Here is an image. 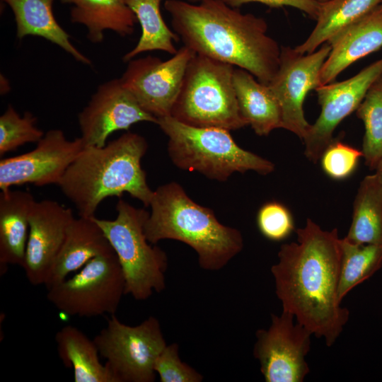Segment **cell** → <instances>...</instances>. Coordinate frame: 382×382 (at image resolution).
<instances>
[{
  "mask_svg": "<svg viewBox=\"0 0 382 382\" xmlns=\"http://www.w3.org/2000/svg\"><path fill=\"white\" fill-rule=\"evenodd\" d=\"M356 112L365 127L361 150L365 164L376 170L382 160V74L369 87Z\"/></svg>",
  "mask_w": 382,
  "mask_h": 382,
  "instance_id": "obj_28",
  "label": "cell"
},
{
  "mask_svg": "<svg viewBox=\"0 0 382 382\" xmlns=\"http://www.w3.org/2000/svg\"><path fill=\"white\" fill-rule=\"evenodd\" d=\"M361 157H363L361 151L340 141L332 140L320 160L322 169L328 176L341 180L354 172Z\"/></svg>",
  "mask_w": 382,
  "mask_h": 382,
  "instance_id": "obj_30",
  "label": "cell"
},
{
  "mask_svg": "<svg viewBox=\"0 0 382 382\" xmlns=\"http://www.w3.org/2000/svg\"><path fill=\"white\" fill-rule=\"evenodd\" d=\"M156 125L168 139L170 159L180 169L221 182L236 172L267 175L274 170L272 161L238 145L229 130L188 125L171 115L158 118Z\"/></svg>",
  "mask_w": 382,
  "mask_h": 382,
  "instance_id": "obj_5",
  "label": "cell"
},
{
  "mask_svg": "<svg viewBox=\"0 0 382 382\" xmlns=\"http://www.w3.org/2000/svg\"><path fill=\"white\" fill-rule=\"evenodd\" d=\"M72 4L70 20L83 25L87 38L94 44L104 39L103 32L110 30L122 37L132 35L138 22L125 0H60Z\"/></svg>",
  "mask_w": 382,
  "mask_h": 382,
  "instance_id": "obj_22",
  "label": "cell"
},
{
  "mask_svg": "<svg viewBox=\"0 0 382 382\" xmlns=\"http://www.w3.org/2000/svg\"><path fill=\"white\" fill-rule=\"evenodd\" d=\"M233 83L240 112L256 134L267 136L282 128L281 108L267 85L241 68L234 69Z\"/></svg>",
  "mask_w": 382,
  "mask_h": 382,
  "instance_id": "obj_21",
  "label": "cell"
},
{
  "mask_svg": "<svg viewBox=\"0 0 382 382\" xmlns=\"http://www.w3.org/2000/svg\"><path fill=\"white\" fill-rule=\"evenodd\" d=\"M93 340L114 382H154L156 359L167 345L154 316L131 326L110 315Z\"/></svg>",
  "mask_w": 382,
  "mask_h": 382,
  "instance_id": "obj_8",
  "label": "cell"
},
{
  "mask_svg": "<svg viewBox=\"0 0 382 382\" xmlns=\"http://www.w3.org/2000/svg\"><path fill=\"white\" fill-rule=\"evenodd\" d=\"M147 149L146 139L131 132L103 146L84 147L57 185L79 216H95L105 199L124 193L149 207L154 191L141 164Z\"/></svg>",
  "mask_w": 382,
  "mask_h": 382,
  "instance_id": "obj_3",
  "label": "cell"
},
{
  "mask_svg": "<svg viewBox=\"0 0 382 382\" xmlns=\"http://www.w3.org/2000/svg\"><path fill=\"white\" fill-rule=\"evenodd\" d=\"M164 8L173 31L196 54L243 69L265 85L276 74L281 47L267 35L264 18L221 0H166Z\"/></svg>",
  "mask_w": 382,
  "mask_h": 382,
  "instance_id": "obj_2",
  "label": "cell"
},
{
  "mask_svg": "<svg viewBox=\"0 0 382 382\" xmlns=\"http://www.w3.org/2000/svg\"><path fill=\"white\" fill-rule=\"evenodd\" d=\"M74 219L72 209L56 201L35 202L29 215V234L22 267L31 284L45 285Z\"/></svg>",
  "mask_w": 382,
  "mask_h": 382,
  "instance_id": "obj_16",
  "label": "cell"
},
{
  "mask_svg": "<svg viewBox=\"0 0 382 382\" xmlns=\"http://www.w3.org/2000/svg\"><path fill=\"white\" fill-rule=\"evenodd\" d=\"M36 121L37 117L30 112L21 116L11 105H8L0 116V156L25 144L39 141L45 133L36 127Z\"/></svg>",
  "mask_w": 382,
  "mask_h": 382,
  "instance_id": "obj_29",
  "label": "cell"
},
{
  "mask_svg": "<svg viewBox=\"0 0 382 382\" xmlns=\"http://www.w3.org/2000/svg\"><path fill=\"white\" fill-rule=\"evenodd\" d=\"M196 54L183 46L167 60L148 55L132 59L120 78L139 105L157 119L171 115L185 73Z\"/></svg>",
  "mask_w": 382,
  "mask_h": 382,
  "instance_id": "obj_12",
  "label": "cell"
},
{
  "mask_svg": "<svg viewBox=\"0 0 382 382\" xmlns=\"http://www.w3.org/2000/svg\"><path fill=\"white\" fill-rule=\"evenodd\" d=\"M256 222L261 234L272 241L285 240L294 231L290 211L278 202L264 204L257 212Z\"/></svg>",
  "mask_w": 382,
  "mask_h": 382,
  "instance_id": "obj_31",
  "label": "cell"
},
{
  "mask_svg": "<svg viewBox=\"0 0 382 382\" xmlns=\"http://www.w3.org/2000/svg\"><path fill=\"white\" fill-rule=\"evenodd\" d=\"M149 207L144 226L147 240L154 245L165 239L187 244L204 270H221L243 248L239 230L220 223L212 209L193 201L176 182L158 187Z\"/></svg>",
  "mask_w": 382,
  "mask_h": 382,
  "instance_id": "obj_4",
  "label": "cell"
},
{
  "mask_svg": "<svg viewBox=\"0 0 382 382\" xmlns=\"http://www.w3.org/2000/svg\"><path fill=\"white\" fill-rule=\"evenodd\" d=\"M376 170V174L378 175L379 180L382 183V160L378 165Z\"/></svg>",
  "mask_w": 382,
  "mask_h": 382,
  "instance_id": "obj_34",
  "label": "cell"
},
{
  "mask_svg": "<svg viewBox=\"0 0 382 382\" xmlns=\"http://www.w3.org/2000/svg\"><path fill=\"white\" fill-rule=\"evenodd\" d=\"M135 14L141 28L140 38L130 51L122 57L127 62L139 54L161 50L174 55L178 50L174 42L180 38L164 21L161 12L163 0H125Z\"/></svg>",
  "mask_w": 382,
  "mask_h": 382,
  "instance_id": "obj_26",
  "label": "cell"
},
{
  "mask_svg": "<svg viewBox=\"0 0 382 382\" xmlns=\"http://www.w3.org/2000/svg\"><path fill=\"white\" fill-rule=\"evenodd\" d=\"M296 233L297 241L282 244L271 267L275 294L282 311L331 347L349 317L337 298L341 238L311 219Z\"/></svg>",
  "mask_w": 382,
  "mask_h": 382,
  "instance_id": "obj_1",
  "label": "cell"
},
{
  "mask_svg": "<svg viewBox=\"0 0 382 382\" xmlns=\"http://www.w3.org/2000/svg\"><path fill=\"white\" fill-rule=\"evenodd\" d=\"M11 8L19 40L32 35L45 38L62 48L76 61L91 66L92 62L72 44L71 36L57 21L54 0H2Z\"/></svg>",
  "mask_w": 382,
  "mask_h": 382,
  "instance_id": "obj_20",
  "label": "cell"
},
{
  "mask_svg": "<svg viewBox=\"0 0 382 382\" xmlns=\"http://www.w3.org/2000/svg\"><path fill=\"white\" fill-rule=\"evenodd\" d=\"M345 238L356 244L382 245V183L376 173L366 176L360 183Z\"/></svg>",
  "mask_w": 382,
  "mask_h": 382,
  "instance_id": "obj_24",
  "label": "cell"
},
{
  "mask_svg": "<svg viewBox=\"0 0 382 382\" xmlns=\"http://www.w3.org/2000/svg\"><path fill=\"white\" fill-rule=\"evenodd\" d=\"M330 50L328 42L308 54L282 46L278 69L267 85L281 108L282 128L301 139L311 125L304 115L303 102L309 91L321 86V69Z\"/></svg>",
  "mask_w": 382,
  "mask_h": 382,
  "instance_id": "obj_10",
  "label": "cell"
},
{
  "mask_svg": "<svg viewBox=\"0 0 382 382\" xmlns=\"http://www.w3.org/2000/svg\"><path fill=\"white\" fill-rule=\"evenodd\" d=\"M35 200L27 191H1L0 271L9 265L23 267L29 234V215Z\"/></svg>",
  "mask_w": 382,
  "mask_h": 382,
  "instance_id": "obj_19",
  "label": "cell"
},
{
  "mask_svg": "<svg viewBox=\"0 0 382 382\" xmlns=\"http://www.w3.org/2000/svg\"><path fill=\"white\" fill-rule=\"evenodd\" d=\"M113 220H95L103 231L120 264L125 280V294L137 301L147 300L166 288V253L154 246L144 233L149 212L124 199L116 204Z\"/></svg>",
  "mask_w": 382,
  "mask_h": 382,
  "instance_id": "obj_7",
  "label": "cell"
},
{
  "mask_svg": "<svg viewBox=\"0 0 382 382\" xmlns=\"http://www.w3.org/2000/svg\"><path fill=\"white\" fill-rule=\"evenodd\" d=\"M340 246L337 298L341 303L349 291L382 267V245L356 244L343 238Z\"/></svg>",
  "mask_w": 382,
  "mask_h": 382,
  "instance_id": "obj_27",
  "label": "cell"
},
{
  "mask_svg": "<svg viewBox=\"0 0 382 382\" xmlns=\"http://www.w3.org/2000/svg\"><path fill=\"white\" fill-rule=\"evenodd\" d=\"M234 66L195 54L189 62L171 111L178 121L197 127L236 130L248 125L233 83Z\"/></svg>",
  "mask_w": 382,
  "mask_h": 382,
  "instance_id": "obj_6",
  "label": "cell"
},
{
  "mask_svg": "<svg viewBox=\"0 0 382 382\" xmlns=\"http://www.w3.org/2000/svg\"><path fill=\"white\" fill-rule=\"evenodd\" d=\"M294 318L285 311L272 314L269 328L255 332L253 356L266 382H302L310 372L306 357L313 334Z\"/></svg>",
  "mask_w": 382,
  "mask_h": 382,
  "instance_id": "obj_11",
  "label": "cell"
},
{
  "mask_svg": "<svg viewBox=\"0 0 382 382\" xmlns=\"http://www.w3.org/2000/svg\"><path fill=\"white\" fill-rule=\"evenodd\" d=\"M233 8H238L245 4L256 2L268 6L270 8H280L284 6L299 9L307 14L311 19L316 21L321 2L318 0H221Z\"/></svg>",
  "mask_w": 382,
  "mask_h": 382,
  "instance_id": "obj_33",
  "label": "cell"
},
{
  "mask_svg": "<svg viewBox=\"0 0 382 382\" xmlns=\"http://www.w3.org/2000/svg\"><path fill=\"white\" fill-rule=\"evenodd\" d=\"M157 121L139 105L120 79L100 84L78 115L84 147L103 146L115 132L128 130L138 122Z\"/></svg>",
  "mask_w": 382,
  "mask_h": 382,
  "instance_id": "obj_15",
  "label": "cell"
},
{
  "mask_svg": "<svg viewBox=\"0 0 382 382\" xmlns=\"http://www.w3.org/2000/svg\"><path fill=\"white\" fill-rule=\"evenodd\" d=\"M320 2L314 28L303 42L294 47L301 54L316 51L342 29L381 4L382 0H327Z\"/></svg>",
  "mask_w": 382,
  "mask_h": 382,
  "instance_id": "obj_25",
  "label": "cell"
},
{
  "mask_svg": "<svg viewBox=\"0 0 382 382\" xmlns=\"http://www.w3.org/2000/svg\"><path fill=\"white\" fill-rule=\"evenodd\" d=\"M62 313L80 318L113 315L125 294V277L114 250L96 256L71 277L47 289Z\"/></svg>",
  "mask_w": 382,
  "mask_h": 382,
  "instance_id": "obj_9",
  "label": "cell"
},
{
  "mask_svg": "<svg viewBox=\"0 0 382 382\" xmlns=\"http://www.w3.org/2000/svg\"><path fill=\"white\" fill-rule=\"evenodd\" d=\"M83 148L81 137L70 140L61 129L49 130L34 149L1 159V190L26 183L35 186L58 185Z\"/></svg>",
  "mask_w": 382,
  "mask_h": 382,
  "instance_id": "obj_13",
  "label": "cell"
},
{
  "mask_svg": "<svg viewBox=\"0 0 382 382\" xmlns=\"http://www.w3.org/2000/svg\"><path fill=\"white\" fill-rule=\"evenodd\" d=\"M328 42L331 50L321 69V86L335 81L349 66L382 47V4Z\"/></svg>",
  "mask_w": 382,
  "mask_h": 382,
  "instance_id": "obj_17",
  "label": "cell"
},
{
  "mask_svg": "<svg viewBox=\"0 0 382 382\" xmlns=\"http://www.w3.org/2000/svg\"><path fill=\"white\" fill-rule=\"evenodd\" d=\"M112 250L95 216L74 218L45 286L50 288L81 270L96 256Z\"/></svg>",
  "mask_w": 382,
  "mask_h": 382,
  "instance_id": "obj_18",
  "label": "cell"
},
{
  "mask_svg": "<svg viewBox=\"0 0 382 382\" xmlns=\"http://www.w3.org/2000/svg\"><path fill=\"white\" fill-rule=\"evenodd\" d=\"M382 74V58L361 70L354 76L317 88L320 113L303 137L304 154L317 163L326 147L332 141L337 125L357 110L371 84Z\"/></svg>",
  "mask_w": 382,
  "mask_h": 382,
  "instance_id": "obj_14",
  "label": "cell"
},
{
  "mask_svg": "<svg viewBox=\"0 0 382 382\" xmlns=\"http://www.w3.org/2000/svg\"><path fill=\"white\" fill-rule=\"evenodd\" d=\"M189 2L190 3H193V4H195V3H199L200 1H202V0H188Z\"/></svg>",
  "mask_w": 382,
  "mask_h": 382,
  "instance_id": "obj_35",
  "label": "cell"
},
{
  "mask_svg": "<svg viewBox=\"0 0 382 382\" xmlns=\"http://www.w3.org/2000/svg\"><path fill=\"white\" fill-rule=\"evenodd\" d=\"M154 370L161 382H201L203 376L183 362L179 355V345H166L156 359Z\"/></svg>",
  "mask_w": 382,
  "mask_h": 382,
  "instance_id": "obj_32",
  "label": "cell"
},
{
  "mask_svg": "<svg viewBox=\"0 0 382 382\" xmlns=\"http://www.w3.org/2000/svg\"><path fill=\"white\" fill-rule=\"evenodd\" d=\"M319 1H327V0H318Z\"/></svg>",
  "mask_w": 382,
  "mask_h": 382,
  "instance_id": "obj_36",
  "label": "cell"
},
{
  "mask_svg": "<svg viewBox=\"0 0 382 382\" xmlns=\"http://www.w3.org/2000/svg\"><path fill=\"white\" fill-rule=\"evenodd\" d=\"M59 359L71 368L75 382H114L93 340L73 325H65L55 335Z\"/></svg>",
  "mask_w": 382,
  "mask_h": 382,
  "instance_id": "obj_23",
  "label": "cell"
}]
</instances>
